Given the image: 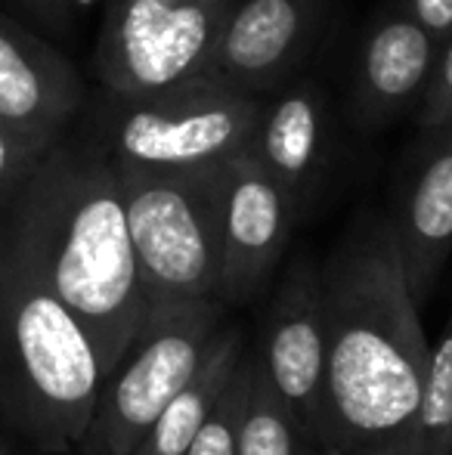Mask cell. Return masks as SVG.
<instances>
[{
    "instance_id": "1",
    "label": "cell",
    "mask_w": 452,
    "mask_h": 455,
    "mask_svg": "<svg viewBox=\"0 0 452 455\" xmlns=\"http://www.w3.org/2000/svg\"><path fill=\"white\" fill-rule=\"evenodd\" d=\"M326 440L347 455H400L428 375L393 220L362 214L320 267Z\"/></svg>"
},
{
    "instance_id": "2",
    "label": "cell",
    "mask_w": 452,
    "mask_h": 455,
    "mask_svg": "<svg viewBox=\"0 0 452 455\" xmlns=\"http://www.w3.org/2000/svg\"><path fill=\"white\" fill-rule=\"evenodd\" d=\"M0 248L81 319L109 375L149 304L112 156L97 137L62 133L44 152L0 208Z\"/></svg>"
},
{
    "instance_id": "3",
    "label": "cell",
    "mask_w": 452,
    "mask_h": 455,
    "mask_svg": "<svg viewBox=\"0 0 452 455\" xmlns=\"http://www.w3.org/2000/svg\"><path fill=\"white\" fill-rule=\"evenodd\" d=\"M106 371L81 319L0 248V419L44 455L78 450Z\"/></svg>"
},
{
    "instance_id": "4",
    "label": "cell",
    "mask_w": 452,
    "mask_h": 455,
    "mask_svg": "<svg viewBox=\"0 0 452 455\" xmlns=\"http://www.w3.org/2000/svg\"><path fill=\"white\" fill-rule=\"evenodd\" d=\"M115 164L146 304L218 298L224 164L158 171Z\"/></svg>"
},
{
    "instance_id": "5",
    "label": "cell",
    "mask_w": 452,
    "mask_h": 455,
    "mask_svg": "<svg viewBox=\"0 0 452 455\" xmlns=\"http://www.w3.org/2000/svg\"><path fill=\"white\" fill-rule=\"evenodd\" d=\"M226 310L218 298L149 307L137 338L99 387L91 427L78 450L84 455L137 452L164 406L211 354L226 325Z\"/></svg>"
},
{
    "instance_id": "6",
    "label": "cell",
    "mask_w": 452,
    "mask_h": 455,
    "mask_svg": "<svg viewBox=\"0 0 452 455\" xmlns=\"http://www.w3.org/2000/svg\"><path fill=\"white\" fill-rule=\"evenodd\" d=\"M266 102L220 78H199L170 91L118 100L97 140L112 158L158 171H208L254 143Z\"/></svg>"
},
{
    "instance_id": "7",
    "label": "cell",
    "mask_w": 452,
    "mask_h": 455,
    "mask_svg": "<svg viewBox=\"0 0 452 455\" xmlns=\"http://www.w3.org/2000/svg\"><path fill=\"white\" fill-rule=\"evenodd\" d=\"M239 0H109L97 37V75L109 96L139 100L208 78Z\"/></svg>"
},
{
    "instance_id": "8",
    "label": "cell",
    "mask_w": 452,
    "mask_h": 455,
    "mask_svg": "<svg viewBox=\"0 0 452 455\" xmlns=\"http://www.w3.org/2000/svg\"><path fill=\"white\" fill-rule=\"evenodd\" d=\"M301 208L248 146L224 164L220 186V285L224 307H245L266 291L289 248Z\"/></svg>"
},
{
    "instance_id": "9",
    "label": "cell",
    "mask_w": 452,
    "mask_h": 455,
    "mask_svg": "<svg viewBox=\"0 0 452 455\" xmlns=\"http://www.w3.org/2000/svg\"><path fill=\"white\" fill-rule=\"evenodd\" d=\"M258 363L297 434L326 440V316L320 267L310 258H297L279 282Z\"/></svg>"
},
{
    "instance_id": "10",
    "label": "cell",
    "mask_w": 452,
    "mask_h": 455,
    "mask_svg": "<svg viewBox=\"0 0 452 455\" xmlns=\"http://www.w3.org/2000/svg\"><path fill=\"white\" fill-rule=\"evenodd\" d=\"M84 106L75 66L0 12V127L44 156Z\"/></svg>"
},
{
    "instance_id": "11",
    "label": "cell",
    "mask_w": 452,
    "mask_h": 455,
    "mask_svg": "<svg viewBox=\"0 0 452 455\" xmlns=\"http://www.w3.org/2000/svg\"><path fill=\"white\" fill-rule=\"evenodd\" d=\"M326 10L329 0H239L208 78L251 93L273 91L307 56Z\"/></svg>"
},
{
    "instance_id": "12",
    "label": "cell",
    "mask_w": 452,
    "mask_h": 455,
    "mask_svg": "<svg viewBox=\"0 0 452 455\" xmlns=\"http://www.w3.org/2000/svg\"><path fill=\"white\" fill-rule=\"evenodd\" d=\"M443 47L409 4L391 6L366 35L356 66L353 115L362 127L385 124L422 102Z\"/></svg>"
},
{
    "instance_id": "13",
    "label": "cell",
    "mask_w": 452,
    "mask_h": 455,
    "mask_svg": "<svg viewBox=\"0 0 452 455\" xmlns=\"http://www.w3.org/2000/svg\"><path fill=\"white\" fill-rule=\"evenodd\" d=\"M397 211L393 233L403 254L406 282L418 307L431 298L452 251V118L434 127Z\"/></svg>"
},
{
    "instance_id": "14",
    "label": "cell",
    "mask_w": 452,
    "mask_h": 455,
    "mask_svg": "<svg viewBox=\"0 0 452 455\" xmlns=\"http://www.w3.org/2000/svg\"><path fill=\"white\" fill-rule=\"evenodd\" d=\"M251 149L264 168L291 192L304 214L329 156L326 102L320 91L313 84H295L279 100L266 102Z\"/></svg>"
},
{
    "instance_id": "15",
    "label": "cell",
    "mask_w": 452,
    "mask_h": 455,
    "mask_svg": "<svg viewBox=\"0 0 452 455\" xmlns=\"http://www.w3.org/2000/svg\"><path fill=\"white\" fill-rule=\"evenodd\" d=\"M245 354V341H242V329L224 325L214 341L211 354L205 356L202 369L189 378V384L164 406V412L155 419L143 443L137 446L133 455H183L205 419L211 415L214 403L233 381L239 360Z\"/></svg>"
},
{
    "instance_id": "16",
    "label": "cell",
    "mask_w": 452,
    "mask_h": 455,
    "mask_svg": "<svg viewBox=\"0 0 452 455\" xmlns=\"http://www.w3.org/2000/svg\"><path fill=\"white\" fill-rule=\"evenodd\" d=\"M452 450V316L428 354L422 400L400 455H447Z\"/></svg>"
},
{
    "instance_id": "17",
    "label": "cell",
    "mask_w": 452,
    "mask_h": 455,
    "mask_svg": "<svg viewBox=\"0 0 452 455\" xmlns=\"http://www.w3.org/2000/svg\"><path fill=\"white\" fill-rule=\"evenodd\" d=\"M297 443L301 434L295 421L276 400V394L266 387L260 363H254L239 425V455H297Z\"/></svg>"
},
{
    "instance_id": "18",
    "label": "cell",
    "mask_w": 452,
    "mask_h": 455,
    "mask_svg": "<svg viewBox=\"0 0 452 455\" xmlns=\"http://www.w3.org/2000/svg\"><path fill=\"white\" fill-rule=\"evenodd\" d=\"M254 363H258V356L242 354L233 381L226 384L220 400L214 403L211 415L205 419V425L199 427V434H195L183 455H239V425Z\"/></svg>"
},
{
    "instance_id": "19",
    "label": "cell",
    "mask_w": 452,
    "mask_h": 455,
    "mask_svg": "<svg viewBox=\"0 0 452 455\" xmlns=\"http://www.w3.org/2000/svg\"><path fill=\"white\" fill-rule=\"evenodd\" d=\"M452 118V37L443 44V53L437 60L434 78H431L428 91L422 96V108H418V124L422 131H434V127L447 124Z\"/></svg>"
},
{
    "instance_id": "20",
    "label": "cell",
    "mask_w": 452,
    "mask_h": 455,
    "mask_svg": "<svg viewBox=\"0 0 452 455\" xmlns=\"http://www.w3.org/2000/svg\"><path fill=\"white\" fill-rule=\"evenodd\" d=\"M37 162H41L37 152H31L28 146H22L12 133L0 127V208L16 196V189L35 171Z\"/></svg>"
},
{
    "instance_id": "21",
    "label": "cell",
    "mask_w": 452,
    "mask_h": 455,
    "mask_svg": "<svg viewBox=\"0 0 452 455\" xmlns=\"http://www.w3.org/2000/svg\"><path fill=\"white\" fill-rule=\"evenodd\" d=\"M416 19L440 41V47L452 37V0H406Z\"/></svg>"
},
{
    "instance_id": "22",
    "label": "cell",
    "mask_w": 452,
    "mask_h": 455,
    "mask_svg": "<svg viewBox=\"0 0 452 455\" xmlns=\"http://www.w3.org/2000/svg\"><path fill=\"white\" fill-rule=\"evenodd\" d=\"M19 4H25L37 19L56 25V28H62L72 16V0H19Z\"/></svg>"
},
{
    "instance_id": "23",
    "label": "cell",
    "mask_w": 452,
    "mask_h": 455,
    "mask_svg": "<svg viewBox=\"0 0 452 455\" xmlns=\"http://www.w3.org/2000/svg\"><path fill=\"white\" fill-rule=\"evenodd\" d=\"M297 455H347L338 443H329V440H304L297 443Z\"/></svg>"
},
{
    "instance_id": "24",
    "label": "cell",
    "mask_w": 452,
    "mask_h": 455,
    "mask_svg": "<svg viewBox=\"0 0 452 455\" xmlns=\"http://www.w3.org/2000/svg\"><path fill=\"white\" fill-rule=\"evenodd\" d=\"M97 4H103V0H72V10H93Z\"/></svg>"
},
{
    "instance_id": "25",
    "label": "cell",
    "mask_w": 452,
    "mask_h": 455,
    "mask_svg": "<svg viewBox=\"0 0 452 455\" xmlns=\"http://www.w3.org/2000/svg\"><path fill=\"white\" fill-rule=\"evenodd\" d=\"M0 455H10V446H6L4 440H0Z\"/></svg>"
},
{
    "instance_id": "26",
    "label": "cell",
    "mask_w": 452,
    "mask_h": 455,
    "mask_svg": "<svg viewBox=\"0 0 452 455\" xmlns=\"http://www.w3.org/2000/svg\"><path fill=\"white\" fill-rule=\"evenodd\" d=\"M447 455H452V450H449V452H447Z\"/></svg>"
},
{
    "instance_id": "27",
    "label": "cell",
    "mask_w": 452,
    "mask_h": 455,
    "mask_svg": "<svg viewBox=\"0 0 452 455\" xmlns=\"http://www.w3.org/2000/svg\"><path fill=\"white\" fill-rule=\"evenodd\" d=\"M10 455H12V452H10Z\"/></svg>"
}]
</instances>
